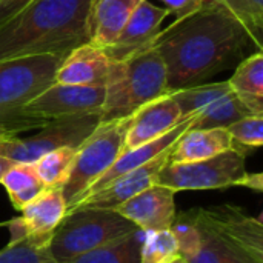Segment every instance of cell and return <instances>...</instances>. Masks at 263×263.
I'll list each match as a JSON object with an SVG mask.
<instances>
[{"mask_svg":"<svg viewBox=\"0 0 263 263\" xmlns=\"http://www.w3.org/2000/svg\"><path fill=\"white\" fill-rule=\"evenodd\" d=\"M250 45L262 43L231 12L216 3L173 22L153 45L166 69L168 91L197 86L242 60Z\"/></svg>","mask_w":263,"mask_h":263,"instance_id":"obj_1","label":"cell"},{"mask_svg":"<svg viewBox=\"0 0 263 263\" xmlns=\"http://www.w3.org/2000/svg\"><path fill=\"white\" fill-rule=\"evenodd\" d=\"M92 0H32L0 26V60L63 54L89 43L88 15Z\"/></svg>","mask_w":263,"mask_h":263,"instance_id":"obj_2","label":"cell"},{"mask_svg":"<svg viewBox=\"0 0 263 263\" xmlns=\"http://www.w3.org/2000/svg\"><path fill=\"white\" fill-rule=\"evenodd\" d=\"M199 230L200 250L188 263H263V223L231 203L182 213Z\"/></svg>","mask_w":263,"mask_h":263,"instance_id":"obj_3","label":"cell"},{"mask_svg":"<svg viewBox=\"0 0 263 263\" xmlns=\"http://www.w3.org/2000/svg\"><path fill=\"white\" fill-rule=\"evenodd\" d=\"M166 69L156 48L126 60L111 62L105 82V102L100 122L122 120L148 102L168 94Z\"/></svg>","mask_w":263,"mask_h":263,"instance_id":"obj_4","label":"cell"},{"mask_svg":"<svg viewBox=\"0 0 263 263\" xmlns=\"http://www.w3.org/2000/svg\"><path fill=\"white\" fill-rule=\"evenodd\" d=\"M139 230L114 210L74 208L66 213L49 242V253L59 263L116 242Z\"/></svg>","mask_w":263,"mask_h":263,"instance_id":"obj_5","label":"cell"},{"mask_svg":"<svg viewBox=\"0 0 263 263\" xmlns=\"http://www.w3.org/2000/svg\"><path fill=\"white\" fill-rule=\"evenodd\" d=\"M126 119L100 122L76 149L69 174L62 185L68 211L88 194L94 182L100 179L123 153Z\"/></svg>","mask_w":263,"mask_h":263,"instance_id":"obj_6","label":"cell"},{"mask_svg":"<svg viewBox=\"0 0 263 263\" xmlns=\"http://www.w3.org/2000/svg\"><path fill=\"white\" fill-rule=\"evenodd\" d=\"M248 153L231 148L214 157L185 162L166 163L157 174L156 183L171 188L173 191H206L240 186L245 177Z\"/></svg>","mask_w":263,"mask_h":263,"instance_id":"obj_7","label":"cell"},{"mask_svg":"<svg viewBox=\"0 0 263 263\" xmlns=\"http://www.w3.org/2000/svg\"><path fill=\"white\" fill-rule=\"evenodd\" d=\"M63 54H37L0 60V116L15 114L55 82Z\"/></svg>","mask_w":263,"mask_h":263,"instance_id":"obj_8","label":"cell"},{"mask_svg":"<svg viewBox=\"0 0 263 263\" xmlns=\"http://www.w3.org/2000/svg\"><path fill=\"white\" fill-rule=\"evenodd\" d=\"M99 123V112L49 120L31 137L0 140V157H5L12 163H34L52 149L63 146L79 148Z\"/></svg>","mask_w":263,"mask_h":263,"instance_id":"obj_9","label":"cell"},{"mask_svg":"<svg viewBox=\"0 0 263 263\" xmlns=\"http://www.w3.org/2000/svg\"><path fill=\"white\" fill-rule=\"evenodd\" d=\"M105 102V85H60L52 83L15 114L40 122L69 116L100 112Z\"/></svg>","mask_w":263,"mask_h":263,"instance_id":"obj_10","label":"cell"},{"mask_svg":"<svg viewBox=\"0 0 263 263\" xmlns=\"http://www.w3.org/2000/svg\"><path fill=\"white\" fill-rule=\"evenodd\" d=\"M168 15L170 12L166 8L142 0L114 43L103 49L109 62H122L153 48L159 32L162 31V23Z\"/></svg>","mask_w":263,"mask_h":263,"instance_id":"obj_11","label":"cell"},{"mask_svg":"<svg viewBox=\"0 0 263 263\" xmlns=\"http://www.w3.org/2000/svg\"><path fill=\"white\" fill-rule=\"evenodd\" d=\"M173 148V146H171ZM171 148L160 153L153 160L119 176L103 188L96 193L88 194L82 199L74 208H103V210H114L120 203L126 202L128 199L134 197L136 194L142 193L143 190L149 188L156 183L157 174L160 170L170 162ZM72 208V210H74ZM71 211V210H69ZM68 213V211H66Z\"/></svg>","mask_w":263,"mask_h":263,"instance_id":"obj_12","label":"cell"},{"mask_svg":"<svg viewBox=\"0 0 263 263\" xmlns=\"http://www.w3.org/2000/svg\"><path fill=\"white\" fill-rule=\"evenodd\" d=\"M176 191L162 185H151L114 208L143 233L170 230L176 220Z\"/></svg>","mask_w":263,"mask_h":263,"instance_id":"obj_13","label":"cell"},{"mask_svg":"<svg viewBox=\"0 0 263 263\" xmlns=\"http://www.w3.org/2000/svg\"><path fill=\"white\" fill-rule=\"evenodd\" d=\"M183 120L186 119H182L180 108L171 92L148 102L126 119L123 151L137 148L163 136Z\"/></svg>","mask_w":263,"mask_h":263,"instance_id":"obj_14","label":"cell"},{"mask_svg":"<svg viewBox=\"0 0 263 263\" xmlns=\"http://www.w3.org/2000/svg\"><path fill=\"white\" fill-rule=\"evenodd\" d=\"M68 206L60 186L45 188L32 202H29L20 213V222L28 239L49 245L51 237L63 217Z\"/></svg>","mask_w":263,"mask_h":263,"instance_id":"obj_15","label":"cell"},{"mask_svg":"<svg viewBox=\"0 0 263 263\" xmlns=\"http://www.w3.org/2000/svg\"><path fill=\"white\" fill-rule=\"evenodd\" d=\"M105 51L92 43H83L69 51L60 63L55 82L60 85H105L109 69Z\"/></svg>","mask_w":263,"mask_h":263,"instance_id":"obj_16","label":"cell"},{"mask_svg":"<svg viewBox=\"0 0 263 263\" xmlns=\"http://www.w3.org/2000/svg\"><path fill=\"white\" fill-rule=\"evenodd\" d=\"M142 0H92L88 15L89 43L105 49L114 43Z\"/></svg>","mask_w":263,"mask_h":263,"instance_id":"obj_17","label":"cell"},{"mask_svg":"<svg viewBox=\"0 0 263 263\" xmlns=\"http://www.w3.org/2000/svg\"><path fill=\"white\" fill-rule=\"evenodd\" d=\"M194 119H196V116H193V117L183 120L182 123H179L177 126H174L171 131L165 133L163 136H160V137H157V139H154V140H151V142H148V143H143V145H140V146H137V148L123 151V153L117 157V160L112 163V166H111L100 179H97V180L94 182V185L89 188L88 194L99 191L100 188H103L105 185H108L109 182H112V180L117 179L119 176H122V174H125V173H128V171H131V170H134V168H137V166H140V165H143V163H146V162H149V160H153V159L157 157L160 153H163V151H166L168 148H171V146L174 145V142H176L188 128H191ZM88 194H86V196H88ZM86 196H85V197H86ZM85 197H83V199H85Z\"/></svg>","mask_w":263,"mask_h":263,"instance_id":"obj_18","label":"cell"},{"mask_svg":"<svg viewBox=\"0 0 263 263\" xmlns=\"http://www.w3.org/2000/svg\"><path fill=\"white\" fill-rule=\"evenodd\" d=\"M233 148V137L227 128H188L173 145L170 163L197 162L214 157Z\"/></svg>","mask_w":263,"mask_h":263,"instance_id":"obj_19","label":"cell"},{"mask_svg":"<svg viewBox=\"0 0 263 263\" xmlns=\"http://www.w3.org/2000/svg\"><path fill=\"white\" fill-rule=\"evenodd\" d=\"M228 83L254 116H263L262 51H256L247 59H242Z\"/></svg>","mask_w":263,"mask_h":263,"instance_id":"obj_20","label":"cell"},{"mask_svg":"<svg viewBox=\"0 0 263 263\" xmlns=\"http://www.w3.org/2000/svg\"><path fill=\"white\" fill-rule=\"evenodd\" d=\"M0 183L17 211H22L46 188L39 179L34 163H12L3 173Z\"/></svg>","mask_w":263,"mask_h":263,"instance_id":"obj_21","label":"cell"},{"mask_svg":"<svg viewBox=\"0 0 263 263\" xmlns=\"http://www.w3.org/2000/svg\"><path fill=\"white\" fill-rule=\"evenodd\" d=\"M254 116L248 106L237 97L234 91L217 99L205 109H202L193 120V129H210V128H228L231 123Z\"/></svg>","mask_w":263,"mask_h":263,"instance_id":"obj_22","label":"cell"},{"mask_svg":"<svg viewBox=\"0 0 263 263\" xmlns=\"http://www.w3.org/2000/svg\"><path fill=\"white\" fill-rule=\"evenodd\" d=\"M142 240L143 231L136 230L116 242L77 256L66 263H139Z\"/></svg>","mask_w":263,"mask_h":263,"instance_id":"obj_23","label":"cell"},{"mask_svg":"<svg viewBox=\"0 0 263 263\" xmlns=\"http://www.w3.org/2000/svg\"><path fill=\"white\" fill-rule=\"evenodd\" d=\"M231 86L227 82H216V83H202L197 86L182 88L171 91L173 99L180 108L182 119L193 117L199 114L202 109H205L208 105L216 102L217 99L223 97L225 94L231 92Z\"/></svg>","mask_w":263,"mask_h":263,"instance_id":"obj_24","label":"cell"},{"mask_svg":"<svg viewBox=\"0 0 263 263\" xmlns=\"http://www.w3.org/2000/svg\"><path fill=\"white\" fill-rule=\"evenodd\" d=\"M77 148H57L43 154L37 162H34L35 173L46 188L60 186L65 183Z\"/></svg>","mask_w":263,"mask_h":263,"instance_id":"obj_25","label":"cell"},{"mask_svg":"<svg viewBox=\"0 0 263 263\" xmlns=\"http://www.w3.org/2000/svg\"><path fill=\"white\" fill-rule=\"evenodd\" d=\"M177 254V242L171 230L143 233L139 263H168Z\"/></svg>","mask_w":263,"mask_h":263,"instance_id":"obj_26","label":"cell"},{"mask_svg":"<svg viewBox=\"0 0 263 263\" xmlns=\"http://www.w3.org/2000/svg\"><path fill=\"white\" fill-rule=\"evenodd\" d=\"M0 263H59L49 253V245H40L28 237L9 242L0 251Z\"/></svg>","mask_w":263,"mask_h":263,"instance_id":"obj_27","label":"cell"},{"mask_svg":"<svg viewBox=\"0 0 263 263\" xmlns=\"http://www.w3.org/2000/svg\"><path fill=\"white\" fill-rule=\"evenodd\" d=\"M233 142L239 146L254 149L260 148L263 143V116H247L228 128Z\"/></svg>","mask_w":263,"mask_h":263,"instance_id":"obj_28","label":"cell"},{"mask_svg":"<svg viewBox=\"0 0 263 263\" xmlns=\"http://www.w3.org/2000/svg\"><path fill=\"white\" fill-rule=\"evenodd\" d=\"M170 230L173 231V234L176 237L177 250L182 257L190 259L200 250V245H202L200 233L194 227V223L190 222L183 214L176 216V220Z\"/></svg>","mask_w":263,"mask_h":263,"instance_id":"obj_29","label":"cell"},{"mask_svg":"<svg viewBox=\"0 0 263 263\" xmlns=\"http://www.w3.org/2000/svg\"><path fill=\"white\" fill-rule=\"evenodd\" d=\"M205 2L216 3V5L222 6L223 9H227L228 12H231L254 35V39L262 43V31L256 26V22L251 15V11L248 8L247 0H205Z\"/></svg>","mask_w":263,"mask_h":263,"instance_id":"obj_30","label":"cell"},{"mask_svg":"<svg viewBox=\"0 0 263 263\" xmlns=\"http://www.w3.org/2000/svg\"><path fill=\"white\" fill-rule=\"evenodd\" d=\"M48 122H40L28 117H22L18 114H8V116H0V140L3 139H12L18 133H23L26 129L32 128H42Z\"/></svg>","mask_w":263,"mask_h":263,"instance_id":"obj_31","label":"cell"},{"mask_svg":"<svg viewBox=\"0 0 263 263\" xmlns=\"http://www.w3.org/2000/svg\"><path fill=\"white\" fill-rule=\"evenodd\" d=\"M162 2L165 3L166 11L173 14L176 20L194 14L205 5V0H162Z\"/></svg>","mask_w":263,"mask_h":263,"instance_id":"obj_32","label":"cell"},{"mask_svg":"<svg viewBox=\"0 0 263 263\" xmlns=\"http://www.w3.org/2000/svg\"><path fill=\"white\" fill-rule=\"evenodd\" d=\"M32 0H0V26L15 17Z\"/></svg>","mask_w":263,"mask_h":263,"instance_id":"obj_33","label":"cell"},{"mask_svg":"<svg viewBox=\"0 0 263 263\" xmlns=\"http://www.w3.org/2000/svg\"><path fill=\"white\" fill-rule=\"evenodd\" d=\"M240 186L251 188L257 193L263 191V176L260 173H247L245 177L240 182Z\"/></svg>","mask_w":263,"mask_h":263,"instance_id":"obj_34","label":"cell"},{"mask_svg":"<svg viewBox=\"0 0 263 263\" xmlns=\"http://www.w3.org/2000/svg\"><path fill=\"white\" fill-rule=\"evenodd\" d=\"M251 15L256 22V26L262 31L263 26V0H247Z\"/></svg>","mask_w":263,"mask_h":263,"instance_id":"obj_35","label":"cell"},{"mask_svg":"<svg viewBox=\"0 0 263 263\" xmlns=\"http://www.w3.org/2000/svg\"><path fill=\"white\" fill-rule=\"evenodd\" d=\"M11 165H12L11 160H8V159H5V157H0V179H2V176H3V173H5Z\"/></svg>","mask_w":263,"mask_h":263,"instance_id":"obj_36","label":"cell"},{"mask_svg":"<svg viewBox=\"0 0 263 263\" xmlns=\"http://www.w3.org/2000/svg\"><path fill=\"white\" fill-rule=\"evenodd\" d=\"M168 263H188V260H186L185 257H182L180 254H177L176 257H173V259H171Z\"/></svg>","mask_w":263,"mask_h":263,"instance_id":"obj_37","label":"cell"}]
</instances>
